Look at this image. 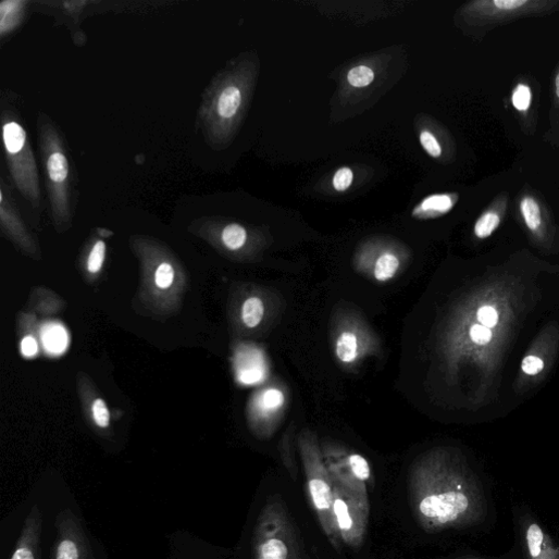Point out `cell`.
Masks as SVG:
<instances>
[{"instance_id":"cell-6","label":"cell","mask_w":559,"mask_h":559,"mask_svg":"<svg viewBox=\"0 0 559 559\" xmlns=\"http://www.w3.org/2000/svg\"><path fill=\"white\" fill-rule=\"evenodd\" d=\"M3 138L16 185L25 197L38 207L40 203L39 176L26 131L16 122H8L4 124Z\"/></svg>"},{"instance_id":"cell-29","label":"cell","mask_w":559,"mask_h":559,"mask_svg":"<svg viewBox=\"0 0 559 559\" xmlns=\"http://www.w3.org/2000/svg\"><path fill=\"white\" fill-rule=\"evenodd\" d=\"M94 419L97 425L101 428H107L110 425V411L107 403L102 399L95 400L92 405Z\"/></svg>"},{"instance_id":"cell-17","label":"cell","mask_w":559,"mask_h":559,"mask_svg":"<svg viewBox=\"0 0 559 559\" xmlns=\"http://www.w3.org/2000/svg\"><path fill=\"white\" fill-rule=\"evenodd\" d=\"M241 104V94L235 86H228L219 96L216 112L222 119L228 120L236 115Z\"/></svg>"},{"instance_id":"cell-25","label":"cell","mask_w":559,"mask_h":559,"mask_svg":"<svg viewBox=\"0 0 559 559\" xmlns=\"http://www.w3.org/2000/svg\"><path fill=\"white\" fill-rule=\"evenodd\" d=\"M175 272L170 263H161L156 272V285L161 290H166L172 287L174 282Z\"/></svg>"},{"instance_id":"cell-27","label":"cell","mask_w":559,"mask_h":559,"mask_svg":"<svg viewBox=\"0 0 559 559\" xmlns=\"http://www.w3.org/2000/svg\"><path fill=\"white\" fill-rule=\"evenodd\" d=\"M349 463L355 476L360 481H369L371 479V468L369 462L361 455H352Z\"/></svg>"},{"instance_id":"cell-20","label":"cell","mask_w":559,"mask_h":559,"mask_svg":"<svg viewBox=\"0 0 559 559\" xmlns=\"http://www.w3.org/2000/svg\"><path fill=\"white\" fill-rule=\"evenodd\" d=\"M336 353L344 363H351L358 357V339L353 333L346 332L338 339Z\"/></svg>"},{"instance_id":"cell-26","label":"cell","mask_w":559,"mask_h":559,"mask_svg":"<svg viewBox=\"0 0 559 559\" xmlns=\"http://www.w3.org/2000/svg\"><path fill=\"white\" fill-rule=\"evenodd\" d=\"M105 252H107V246L105 243L102 240L97 241V244L94 246L89 259H88V270L91 273H98L104 262L105 259Z\"/></svg>"},{"instance_id":"cell-9","label":"cell","mask_w":559,"mask_h":559,"mask_svg":"<svg viewBox=\"0 0 559 559\" xmlns=\"http://www.w3.org/2000/svg\"><path fill=\"white\" fill-rule=\"evenodd\" d=\"M46 163L50 196L58 216L69 214L70 206V163L57 136L48 139Z\"/></svg>"},{"instance_id":"cell-21","label":"cell","mask_w":559,"mask_h":559,"mask_svg":"<svg viewBox=\"0 0 559 559\" xmlns=\"http://www.w3.org/2000/svg\"><path fill=\"white\" fill-rule=\"evenodd\" d=\"M263 315L264 307L260 299L246 300L241 309V320L248 328H256L261 323Z\"/></svg>"},{"instance_id":"cell-2","label":"cell","mask_w":559,"mask_h":559,"mask_svg":"<svg viewBox=\"0 0 559 559\" xmlns=\"http://www.w3.org/2000/svg\"><path fill=\"white\" fill-rule=\"evenodd\" d=\"M418 509L435 530L488 531L497 518L489 483L464 462L443 463L422 487Z\"/></svg>"},{"instance_id":"cell-15","label":"cell","mask_w":559,"mask_h":559,"mask_svg":"<svg viewBox=\"0 0 559 559\" xmlns=\"http://www.w3.org/2000/svg\"><path fill=\"white\" fill-rule=\"evenodd\" d=\"M458 201L455 194H437L424 199L414 210V215L421 218H437L450 212Z\"/></svg>"},{"instance_id":"cell-4","label":"cell","mask_w":559,"mask_h":559,"mask_svg":"<svg viewBox=\"0 0 559 559\" xmlns=\"http://www.w3.org/2000/svg\"><path fill=\"white\" fill-rule=\"evenodd\" d=\"M513 213L530 243L548 253L559 252V227L541 192L523 186L513 201Z\"/></svg>"},{"instance_id":"cell-28","label":"cell","mask_w":559,"mask_h":559,"mask_svg":"<svg viewBox=\"0 0 559 559\" xmlns=\"http://www.w3.org/2000/svg\"><path fill=\"white\" fill-rule=\"evenodd\" d=\"M420 141L424 150L433 158H440L443 154V148L437 138L427 131L422 132Z\"/></svg>"},{"instance_id":"cell-10","label":"cell","mask_w":559,"mask_h":559,"mask_svg":"<svg viewBox=\"0 0 559 559\" xmlns=\"http://www.w3.org/2000/svg\"><path fill=\"white\" fill-rule=\"evenodd\" d=\"M510 104L521 132L533 136L537 127L538 86L527 76L515 78L510 91Z\"/></svg>"},{"instance_id":"cell-8","label":"cell","mask_w":559,"mask_h":559,"mask_svg":"<svg viewBox=\"0 0 559 559\" xmlns=\"http://www.w3.org/2000/svg\"><path fill=\"white\" fill-rule=\"evenodd\" d=\"M55 527L51 559H96L84 522L72 508L58 513Z\"/></svg>"},{"instance_id":"cell-18","label":"cell","mask_w":559,"mask_h":559,"mask_svg":"<svg viewBox=\"0 0 559 559\" xmlns=\"http://www.w3.org/2000/svg\"><path fill=\"white\" fill-rule=\"evenodd\" d=\"M333 511L339 532L343 533L345 537L351 538L355 532V521L348 501L337 496L334 498Z\"/></svg>"},{"instance_id":"cell-5","label":"cell","mask_w":559,"mask_h":559,"mask_svg":"<svg viewBox=\"0 0 559 559\" xmlns=\"http://www.w3.org/2000/svg\"><path fill=\"white\" fill-rule=\"evenodd\" d=\"M559 356V323H547L525 351L513 383V390L524 395L535 389L550 374Z\"/></svg>"},{"instance_id":"cell-12","label":"cell","mask_w":559,"mask_h":559,"mask_svg":"<svg viewBox=\"0 0 559 559\" xmlns=\"http://www.w3.org/2000/svg\"><path fill=\"white\" fill-rule=\"evenodd\" d=\"M509 194L501 191L480 214L473 226V234L479 240H485L501 226L509 207Z\"/></svg>"},{"instance_id":"cell-24","label":"cell","mask_w":559,"mask_h":559,"mask_svg":"<svg viewBox=\"0 0 559 559\" xmlns=\"http://www.w3.org/2000/svg\"><path fill=\"white\" fill-rule=\"evenodd\" d=\"M44 341H46V345L50 351L61 352L66 345V334L61 327H52L47 331L46 337H44Z\"/></svg>"},{"instance_id":"cell-11","label":"cell","mask_w":559,"mask_h":559,"mask_svg":"<svg viewBox=\"0 0 559 559\" xmlns=\"http://www.w3.org/2000/svg\"><path fill=\"white\" fill-rule=\"evenodd\" d=\"M44 513L36 504L29 511L11 559H42Z\"/></svg>"},{"instance_id":"cell-30","label":"cell","mask_w":559,"mask_h":559,"mask_svg":"<svg viewBox=\"0 0 559 559\" xmlns=\"http://www.w3.org/2000/svg\"><path fill=\"white\" fill-rule=\"evenodd\" d=\"M353 182V172L349 167L340 169L334 177V186L339 191L347 190Z\"/></svg>"},{"instance_id":"cell-23","label":"cell","mask_w":559,"mask_h":559,"mask_svg":"<svg viewBox=\"0 0 559 559\" xmlns=\"http://www.w3.org/2000/svg\"><path fill=\"white\" fill-rule=\"evenodd\" d=\"M374 72L365 66H359L350 71L348 80L356 88H364L374 82Z\"/></svg>"},{"instance_id":"cell-1","label":"cell","mask_w":559,"mask_h":559,"mask_svg":"<svg viewBox=\"0 0 559 559\" xmlns=\"http://www.w3.org/2000/svg\"><path fill=\"white\" fill-rule=\"evenodd\" d=\"M552 266L527 250L515 252L490 266L457 309L447 356L467 377L474 407L497 398L507 358L542 297L537 275Z\"/></svg>"},{"instance_id":"cell-22","label":"cell","mask_w":559,"mask_h":559,"mask_svg":"<svg viewBox=\"0 0 559 559\" xmlns=\"http://www.w3.org/2000/svg\"><path fill=\"white\" fill-rule=\"evenodd\" d=\"M247 239L246 229L239 224H229L222 232V240L231 250L241 248Z\"/></svg>"},{"instance_id":"cell-19","label":"cell","mask_w":559,"mask_h":559,"mask_svg":"<svg viewBox=\"0 0 559 559\" xmlns=\"http://www.w3.org/2000/svg\"><path fill=\"white\" fill-rule=\"evenodd\" d=\"M399 265V259L395 254L386 252L376 261L374 270L375 277L378 282L386 283L396 275Z\"/></svg>"},{"instance_id":"cell-16","label":"cell","mask_w":559,"mask_h":559,"mask_svg":"<svg viewBox=\"0 0 559 559\" xmlns=\"http://www.w3.org/2000/svg\"><path fill=\"white\" fill-rule=\"evenodd\" d=\"M25 2H3L0 5V34L12 33L22 22Z\"/></svg>"},{"instance_id":"cell-14","label":"cell","mask_w":559,"mask_h":559,"mask_svg":"<svg viewBox=\"0 0 559 559\" xmlns=\"http://www.w3.org/2000/svg\"><path fill=\"white\" fill-rule=\"evenodd\" d=\"M544 140L559 151V63L551 79L548 129Z\"/></svg>"},{"instance_id":"cell-3","label":"cell","mask_w":559,"mask_h":559,"mask_svg":"<svg viewBox=\"0 0 559 559\" xmlns=\"http://www.w3.org/2000/svg\"><path fill=\"white\" fill-rule=\"evenodd\" d=\"M556 13L559 0H473L461 10V17L472 36L482 40L502 26Z\"/></svg>"},{"instance_id":"cell-7","label":"cell","mask_w":559,"mask_h":559,"mask_svg":"<svg viewBox=\"0 0 559 559\" xmlns=\"http://www.w3.org/2000/svg\"><path fill=\"white\" fill-rule=\"evenodd\" d=\"M512 519L519 559H559V543L544 530L527 506H513Z\"/></svg>"},{"instance_id":"cell-13","label":"cell","mask_w":559,"mask_h":559,"mask_svg":"<svg viewBox=\"0 0 559 559\" xmlns=\"http://www.w3.org/2000/svg\"><path fill=\"white\" fill-rule=\"evenodd\" d=\"M309 489L312 502L318 512L322 515L324 521H328L332 524L334 494L330 483L322 476L312 477L309 481Z\"/></svg>"},{"instance_id":"cell-32","label":"cell","mask_w":559,"mask_h":559,"mask_svg":"<svg viewBox=\"0 0 559 559\" xmlns=\"http://www.w3.org/2000/svg\"><path fill=\"white\" fill-rule=\"evenodd\" d=\"M22 353L25 358H33L38 353V343L33 337H26L22 341Z\"/></svg>"},{"instance_id":"cell-31","label":"cell","mask_w":559,"mask_h":559,"mask_svg":"<svg viewBox=\"0 0 559 559\" xmlns=\"http://www.w3.org/2000/svg\"><path fill=\"white\" fill-rule=\"evenodd\" d=\"M285 403V396L282 392L276 389L268 390L263 396V405L269 410L282 408Z\"/></svg>"}]
</instances>
